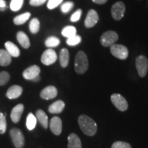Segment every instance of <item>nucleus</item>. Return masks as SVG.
Masks as SVG:
<instances>
[{
  "instance_id": "f257e3e1",
  "label": "nucleus",
  "mask_w": 148,
  "mask_h": 148,
  "mask_svg": "<svg viewBox=\"0 0 148 148\" xmlns=\"http://www.w3.org/2000/svg\"><path fill=\"white\" fill-rule=\"evenodd\" d=\"M78 124L82 132L88 136H93L97 132V124L95 121L84 114L79 116Z\"/></svg>"
},
{
  "instance_id": "f03ea898",
  "label": "nucleus",
  "mask_w": 148,
  "mask_h": 148,
  "mask_svg": "<svg viewBox=\"0 0 148 148\" xmlns=\"http://www.w3.org/2000/svg\"><path fill=\"white\" fill-rule=\"evenodd\" d=\"M88 61L84 51H80L77 53L75 58V71L78 74H83L87 71Z\"/></svg>"
},
{
  "instance_id": "7ed1b4c3",
  "label": "nucleus",
  "mask_w": 148,
  "mask_h": 148,
  "mask_svg": "<svg viewBox=\"0 0 148 148\" xmlns=\"http://www.w3.org/2000/svg\"><path fill=\"white\" fill-rule=\"evenodd\" d=\"M110 50L114 57L120 60H125L128 56V49L124 45L114 44L110 46Z\"/></svg>"
},
{
  "instance_id": "20e7f679",
  "label": "nucleus",
  "mask_w": 148,
  "mask_h": 148,
  "mask_svg": "<svg viewBox=\"0 0 148 148\" xmlns=\"http://www.w3.org/2000/svg\"><path fill=\"white\" fill-rule=\"evenodd\" d=\"M136 67L140 77H143L148 71V60L145 56L141 55L136 59Z\"/></svg>"
},
{
  "instance_id": "39448f33",
  "label": "nucleus",
  "mask_w": 148,
  "mask_h": 148,
  "mask_svg": "<svg viewBox=\"0 0 148 148\" xmlns=\"http://www.w3.org/2000/svg\"><path fill=\"white\" fill-rule=\"evenodd\" d=\"M118 34L114 31H107L101 36L100 42L104 47H109L114 45V42L118 40Z\"/></svg>"
},
{
  "instance_id": "423d86ee",
  "label": "nucleus",
  "mask_w": 148,
  "mask_h": 148,
  "mask_svg": "<svg viewBox=\"0 0 148 148\" xmlns=\"http://www.w3.org/2000/svg\"><path fill=\"white\" fill-rule=\"evenodd\" d=\"M125 12V6L121 1H118L112 5L111 8V14L112 18L116 21H119L124 16Z\"/></svg>"
},
{
  "instance_id": "0eeeda50",
  "label": "nucleus",
  "mask_w": 148,
  "mask_h": 148,
  "mask_svg": "<svg viewBox=\"0 0 148 148\" xmlns=\"http://www.w3.org/2000/svg\"><path fill=\"white\" fill-rule=\"evenodd\" d=\"M110 99L114 106L120 111H125L128 108V104H127L126 99L120 94H112L110 97Z\"/></svg>"
},
{
  "instance_id": "6e6552de",
  "label": "nucleus",
  "mask_w": 148,
  "mask_h": 148,
  "mask_svg": "<svg viewBox=\"0 0 148 148\" xmlns=\"http://www.w3.org/2000/svg\"><path fill=\"white\" fill-rule=\"evenodd\" d=\"M10 134L14 145L16 148H22L23 147L25 139H24L23 133L19 129L12 128L10 130Z\"/></svg>"
},
{
  "instance_id": "1a4fd4ad",
  "label": "nucleus",
  "mask_w": 148,
  "mask_h": 148,
  "mask_svg": "<svg viewBox=\"0 0 148 148\" xmlns=\"http://www.w3.org/2000/svg\"><path fill=\"white\" fill-rule=\"evenodd\" d=\"M57 60V54L52 49H47L42 53L41 62L45 65L49 66L54 63Z\"/></svg>"
},
{
  "instance_id": "9d476101",
  "label": "nucleus",
  "mask_w": 148,
  "mask_h": 148,
  "mask_svg": "<svg viewBox=\"0 0 148 148\" xmlns=\"http://www.w3.org/2000/svg\"><path fill=\"white\" fill-rule=\"evenodd\" d=\"M99 21V16L95 10H90L88 12L84 21L85 27L87 28L93 27Z\"/></svg>"
},
{
  "instance_id": "9b49d317",
  "label": "nucleus",
  "mask_w": 148,
  "mask_h": 148,
  "mask_svg": "<svg viewBox=\"0 0 148 148\" xmlns=\"http://www.w3.org/2000/svg\"><path fill=\"white\" fill-rule=\"evenodd\" d=\"M40 72V69L38 66L32 65L27 68L23 73V76L28 80H33L35 77L38 76Z\"/></svg>"
},
{
  "instance_id": "f8f14e48",
  "label": "nucleus",
  "mask_w": 148,
  "mask_h": 148,
  "mask_svg": "<svg viewBox=\"0 0 148 148\" xmlns=\"http://www.w3.org/2000/svg\"><path fill=\"white\" fill-rule=\"evenodd\" d=\"M51 131L56 135H60L62 132V120L58 116H53L49 123Z\"/></svg>"
},
{
  "instance_id": "ddd939ff",
  "label": "nucleus",
  "mask_w": 148,
  "mask_h": 148,
  "mask_svg": "<svg viewBox=\"0 0 148 148\" xmlns=\"http://www.w3.org/2000/svg\"><path fill=\"white\" fill-rule=\"evenodd\" d=\"M58 95V90L53 86H48L40 92V97L44 99H51L56 97Z\"/></svg>"
},
{
  "instance_id": "4468645a",
  "label": "nucleus",
  "mask_w": 148,
  "mask_h": 148,
  "mask_svg": "<svg viewBox=\"0 0 148 148\" xmlns=\"http://www.w3.org/2000/svg\"><path fill=\"white\" fill-rule=\"evenodd\" d=\"M23 110L24 106L22 103H19V104H17L16 106L14 107L13 109L11 111L10 114V118L14 123H16L20 121Z\"/></svg>"
},
{
  "instance_id": "2eb2a0df",
  "label": "nucleus",
  "mask_w": 148,
  "mask_h": 148,
  "mask_svg": "<svg viewBox=\"0 0 148 148\" xmlns=\"http://www.w3.org/2000/svg\"><path fill=\"white\" fill-rule=\"evenodd\" d=\"M22 92H23V88L21 86L18 85H13L7 90L6 96L10 99H16L21 95Z\"/></svg>"
},
{
  "instance_id": "dca6fc26",
  "label": "nucleus",
  "mask_w": 148,
  "mask_h": 148,
  "mask_svg": "<svg viewBox=\"0 0 148 148\" xmlns=\"http://www.w3.org/2000/svg\"><path fill=\"white\" fill-rule=\"evenodd\" d=\"M68 148H82V143L77 134L71 133L68 136Z\"/></svg>"
},
{
  "instance_id": "f3484780",
  "label": "nucleus",
  "mask_w": 148,
  "mask_h": 148,
  "mask_svg": "<svg viewBox=\"0 0 148 148\" xmlns=\"http://www.w3.org/2000/svg\"><path fill=\"white\" fill-rule=\"evenodd\" d=\"M64 106H65V104H64L63 101L58 100L49 106L48 110L50 113L58 114L62 112V110L64 108Z\"/></svg>"
},
{
  "instance_id": "a211bd4d",
  "label": "nucleus",
  "mask_w": 148,
  "mask_h": 148,
  "mask_svg": "<svg viewBox=\"0 0 148 148\" xmlns=\"http://www.w3.org/2000/svg\"><path fill=\"white\" fill-rule=\"evenodd\" d=\"M5 50L12 57H18L20 56V50L15 44L11 41L5 42Z\"/></svg>"
},
{
  "instance_id": "6ab92c4d",
  "label": "nucleus",
  "mask_w": 148,
  "mask_h": 148,
  "mask_svg": "<svg viewBox=\"0 0 148 148\" xmlns=\"http://www.w3.org/2000/svg\"><path fill=\"white\" fill-rule=\"evenodd\" d=\"M16 39L20 45L25 49H27L30 46V41L27 34L23 32H18L16 34Z\"/></svg>"
},
{
  "instance_id": "aec40b11",
  "label": "nucleus",
  "mask_w": 148,
  "mask_h": 148,
  "mask_svg": "<svg viewBox=\"0 0 148 148\" xmlns=\"http://www.w3.org/2000/svg\"><path fill=\"white\" fill-rule=\"evenodd\" d=\"M36 118L37 121H38L44 128H47L48 127L49 121H48L47 115L43 110H40V109L37 110L36 113Z\"/></svg>"
},
{
  "instance_id": "412c9836",
  "label": "nucleus",
  "mask_w": 148,
  "mask_h": 148,
  "mask_svg": "<svg viewBox=\"0 0 148 148\" xmlns=\"http://www.w3.org/2000/svg\"><path fill=\"white\" fill-rule=\"evenodd\" d=\"M12 62V56L5 49H0V65L8 66Z\"/></svg>"
},
{
  "instance_id": "4be33fe9",
  "label": "nucleus",
  "mask_w": 148,
  "mask_h": 148,
  "mask_svg": "<svg viewBox=\"0 0 148 148\" xmlns=\"http://www.w3.org/2000/svg\"><path fill=\"white\" fill-rule=\"evenodd\" d=\"M59 58H60V63L62 67L64 68L68 66L69 61V53L67 49L63 48L61 49Z\"/></svg>"
},
{
  "instance_id": "5701e85b",
  "label": "nucleus",
  "mask_w": 148,
  "mask_h": 148,
  "mask_svg": "<svg viewBox=\"0 0 148 148\" xmlns=\"http://www.w3.org/2000/svg\"><path fill=\"white\" fill-rule=\"evenodd\" d=\"M31 14L29 12H25V13L19 14V15L16 16L14 18V23L15 25H22V24L25 23L27 20L30 17Z\"/></svg>"
},
{
  "instance_id": "b1692460",
  "label": "nucleus",
  "mask_w": 148,
  "mask_h": 148,
  "mask_svg": "<svg viewBox=\"0 0 148 148\" xmlns=\"http://www.w3.org/2000/svg\"><path fill=\"white\" fill-rule=\"evenodd\" d=\"M37 119L34 114L32 113H29L27 116L26 119V126L29 130H32L35 128L36 125Z\"/></svg>"
},
{
  "instance_id": "393cba45",
  "label": "nucleus",
  "mask_w": 148,
  "mask_h": 148,
  "mask_svg": "<svg viewBox=\"0 0 148 148\" xmlns=\"http://www.w3.org/2000/svg\"><path fill=\"white\" fill-rule=\"evenodd\" d=\"M77 30L76 28H75L74 26H71V25H69V26H66L64 27L62 30V35L66 38H70V37L74 36V35L76 34Z\"/></svg>"
},
{
  "instance_id": "a878e982",
  "label": "nucleus",
  "mask_w": 148,
  "mask_h": 148,
  "mask_svg": "<svg viewBox=\"0 0 148 148\" xmlns=\"http://www.w3.org/2000/svg\"><path fill=\"white\" fill-rule=\"evenodd\" d=\"M60 39L56 36H49L46 39L45 44V46L47 47L52 48L57 47L60 44Z\"/></svg>"
},
{
  "instance_id": "bb28decb",
  "label": "nucleus",
  "mask_w": 148,
  "mask_h": 148,
  "mask_svg": "<svg viewBox=\"0 0 148 148\" xmlns=\"http://www.w3.org/2000/svg\"><path fill=\"white\" fill-rule=\"evenodd\" d=\"M29 28L32 34H36L40 29V21L38 18H34L31 20L29 25Z\"/></svg>"
},
{
  "instance_id": "cd10ccee",
  "label": "nucleus",
  "mask_w": 148,
  "mask_h": 148,
  "mask_svg": "<svg viewBox=\"0 0 148 148\" xmlns=\"http://www.w3.org/2000/svg\"><path fill=\"white\" fill-rule=\"evenodd\" d=\"M82 41V38L79 35H74V36L68 38L66 40V43L69 46H75L78 45L79 43H80V42Z\"/></svg>"
},
{
  "instance_id": "c85d7f7f",
  "label": "nucleus",
  "mask_w": 148,
  "mask_h": 148,
  "mask_svg": "<svg viewBox=\"0 0 148 148\" xmlns=\"http://www.w3.org/2000/svg\"><path fill=\"white\" fill-rule=\"evenodd\" d=\"M23 3V0H12L10 4L11 10L16 12L21 8Z\"/></svg>"
},
{
  "instance_id": "c756f323",
  "label": "nucleus",
  "mask_w": 148,
  "mask_h": 148,
  "mask_svg": "<svg viewBox=\"0 0 148 148\" xmlns=\"http://www.w3.org/2000/svg\"><path fill=\"white\" fill-rule=\"evenodd\" d=\"M5 115L0 112V134H3L6 130V120H5Z\"/></svg>"
},
{
  "instance_id": "7c9ffc66",
  "label": "nucleus",
  "mask_w": 148,
  "mask_h": 148,
  "mask_svg": "<svg viewBox=\"0 0 148 148\" xmlns=\"http://www.w3.org/2000/svg\"><path fill=\"white\" fill-rule=\"evenodd\" d=\"M10 74L6 71L0 72V86L7 84L10 79Z\"/></svg>"
},
{
  "instance_id": "2f4dec72",
  "label": "nucleus",
  "mask_w": 148,
  "mask_h": 148,
  "mask_svg": "<svg viewBox=\"0 0 148 148\" xmlns=\"http://www.w3.org/2000/svg\"><path fill=\"white\" fill-rule=\"evenodd\" d=\"M73 3L71 1H66L61 5V11L63 13H67L73 8Z\"/></svg>"
},
{
  "instance_id": "473e14b6",
  "label": "nucleus",
  "mask_w": 148,
  "mask_h": 148,
  "mask_svg": "<svg viewBox=\"0 0 148 148\" xmlns=\"http://www.w3.org/2000/svg\"><path fill=\"white\" fill-rule=\"evenodd\" d=\"M63 0H49L47 2V8L49 10H52L56 7H58Z\"/></svg>"
},
{
  "instance_id": "72a5a7b5",
  "label": "nucleus",
  "mask_w": 148,
  "mask_h": 148,
  "mask_svg": "<svg viewBox=\"0 0 148 148\" xmlns=\"http://www.w3.org/2000/svg\"><path fill=\"white\" fill-rule=\"evenodd\" d=\"M111 148H132L129 143L123 141H116L112 144Z\"/></svg>"
},
{
  "instance_id": "f704fd0d",
  "label": "nucleus",
  "mask_w": 148,
  "mask_h": 148,
  "mask_svg": "<svg viewBox=\"0 0 148 148\" xmlns=\"http://www.w3.org/2000/svg\"><path fill=\"white\" fill-rule=\"evenodd\" d=\"M81 15H82V10L81 9H78L75 11L74 13L71 16V18H70V20H71V22H76L79 20V18L81 17Z\"/></svg>"
},
{
  "instance_id": "c9c22d12",
  "label": "nucleus",
  "mask_w": 148,
  "mask_h": 148,
  "mask_svg": "<svg viewBox=\"0 0 148 148\" xmlns=\"http://www.w3.org/2000/svg\"><path fill=\"white\" fill-rule=\"evenodd\" d=\"M47 0H29V4L32 6H39L45 3Z\"/></svg>"
},
{
  "instance_id": "e433bc0d",
  "label": "nucleus",
  "mask_w": 148,
  "mask_h": 148,
  "mask_svg": "<svg viewBox=\"0 0 148 148\" xmlns=\"http://www.w3.org/2000/svg\"><path fill=\"white\" fill-rule=\"evenodd\" d=\"M6 8V3L4 0H0V10L3 11Z\"/></svg>"
},
{
  "instance_id": "4c0bfd02",
  "label": "nucleus",
  "mask_w": 148,
  "mask_h": 148,
  "mask_svg": "<svg viewBox=\"0 0 148 148\" xmlns=\"http://www.w3.org/2000/svg\"><path fill=\"white\" fill-rule=\"evenodd\" d=\"M94 3H97V4H103L106 2H107L108 0H92Z\"/></svg>"
},
{
  "instance_id": "58836bf2",
  "label": "nucleus",
  "mask_w": 148,
  "mask_h": 148,
  "mask_svg": "<svg viewBox=\"0 0 148 148\" xmlns=\"http://www.w3.org/2000/svg\"><path fill=\"white\" fill-rule=\"evenodd\" d=\"M39 80H40V76H39V75L36 77L34 79H33V81H34V82H38V81H39Z\"/></svg>"
}]
</instances>
